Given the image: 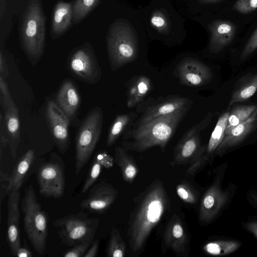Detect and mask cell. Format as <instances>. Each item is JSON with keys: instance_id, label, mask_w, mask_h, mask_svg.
I'll return each instance as SVG.
<instances>
[{"instance_id": "obj_1", "label": "cell", "mask_w": 257, "mask_h": 257, "mask_svg": "<svg viewBox=\"0 0 257 257\" xmlns=\"http://www.w3.org/2000/svg\"><path fill=\"white\" fill-rule=\"evenodd\" d=\"M136 202L127 231L130 247L134 252L144 247L167 209L169 199L163 182L157 180L139 195Z\"/></svg>"}, {"instance_id": "obj_40", "label": "cell", "mask_w": 257, "mask_h": 257, "mask_svg": "<svg viewBox=\"0 0 257 257\" xmlns=\"http://www.w3.org/2000/svg\"><path fill=\"white\" fill-rule=\"evenodd\" d=\"M10 186V174L5 172L1 169L0 171V203L9 195Z\"/></svg>"}, {"instance_id": "obj_32", "label": "cell", "mask_w": 257, "mask_h": 257, "mask_svg": "<svg viewBox=\"0 0 257 257\" xmlns=\"http://www.w3.org/2000/svg\"><path fill=\"white\" fill-rule=\"evenodd\" d=\"M126 245L120 232L113 228L106 248V255L109 257H123L125 253Z\"/></svg>"}, {"instance_id": "obj_33", "label": "cell", "mask_w": 257, "mask_h": 257, "mask_svg": "<svg viewBox=\"0 0 257 257\" xmlns=\"http://www.w3.org/2000/svg\"><path fill=\"white\" fill-rule=\"evenodd\" d=\"M100 0H76L72 6L73 22L77 24L98 5Z\"/></svg>"}, {"instance_id": "obj_15", "label": "cell", "mask_w": 257, "mask_h": 257, "mask_svg": "<svg viewBox=\"0 0 257 257\" xmlns=\"http://www.w3.org/2000/svg\"><path fill=\"white\" fill-rule=\"evenodd\" d=\"M175 75L180 83L190 87L204 85L212 77L211 70L207 65L193 58L182 60L175 69Z\"/></svg>"}, {"instance_id": "obj_38", "label": "cell", "mask_w": 257, "mask_h": 257, "mask_svg": "<svg viewBox=\"0 0 257 257\" xmlns=\"http://www.w3.org/2000/svg\"><path fill=\"white\" fill-rule=\"evenodd\" d=\"M1 105L4 109L10 105L14 100L11 96L5 79L0 76Z\"/></svg>"}, {"instance_id": "obj_23", "label": "cell", "mask_w": 257, "mask_h": 257, "mask_svg": "<svg viewBox=\"0 0 257 257\" xmlns=\"http://www.w3.org/2000/svg\"><path fill=\"white\" fill-rule=\"evenodd\" d=\"M4 111L9 139L8 145L12 156L16 158L17 148L20 141V120L18 109L14 101L6 107Z\"/></svg>"}, {"instance_id": "obj_2", "label": "cell", "mask_w": 257, "mask_h": 257, "mask_svg": "<svg viewBox=\"0 0 257 257\" xmlns=\"http://www.w3.org/2000/svg\"><path fill=\"white\" fill-rule=\"evenodd\" d=\"M191 106L187 105L138 126L133 127L130 125L123 134L121 146L127 151L139 153L158 146L164 153Z\"/></svg>"}, {"instance_id": "obj_12", "label": "cell", "mask_w": 257, "mask_h": 257, "mask_svg": "<svg viewBox=\"0 0 257 257\" xmlns=\"http://www.w3.org/2000/svg\"><path fill=\"white\" fill-rule=\"evenodd\" d=\"M213 117L209 112L201 121L189 128L183 134L174 148L171 166L191 164L200 150V133L207 127Z\"/></svg>"}, {"instance_id": "obj_4", "label": "cell", "mask_w": 257, "mask_h": 257, "mask_svg": "<svg viewBox=\"0 0 257 257\" xmlns=\"http://www.w3.org/2000/svg\"><path fill=\"white\" fill-rule=\"evenodd\" d=\"M21 204L26 235L34 250L39 254H43L46 246L48 217L46 212L38 202L31 185L25 189Z\"/></svg>"}, {"instance_id": "obj_42", "label": "cell", "mask_w": 257, "mask_h": 257, "mask_svg": "<svg viewBox=\"0 0 257 257\" xmlns=\"http://www.w3.org/2000/svg\"><path fill=\"white\" fill-rule=\"evenodd\" d=\"M102 167L108 169L111 168L113 165L114 160L113 158L110 156L106 151H98L93 158Z\"/></svg>"}, {"instance_id": "obj_47", "label": "cell", "mask_w": 257, "mask_h": 257, "mask_svg": "<svg viewBox=\"0 0 257 257\" xmlns=\"http://www.w3.org/2000/svg\"><path fill=\"white\" fill-rule=\"evenodd\" d=\"M247 198L249 203L257 209V191L249 192Z\"/></svg>"}, {"instance_id": "obj_28", "label": "cell", "mask_w": 257, "mask_h": 257, "mask_svg": "<svg viewBox=\"0 0 257 257\" xmlns=\"http://www.w3.org/2000/svg\"><path fill=\"white\" fill-rule=\"evenodd\" d=\"M137 117L138 114L135 112L117 115L110 126L106 140L107 146L113 145Z\"/></svg>"}, {"instance_id": "obj_14", "label": "cell", "mask_w": 257, "mask_h": 257, "mask_svg": "<svg viewBox=\"0 0 257 257\" xmlns=\"http://www.w3.org/2000/svg\"><path fill=\"white\" fill-rule=\"evenodd\" d=\"M46 116L52 138L59 151L65 153L69 148L70 140L69 134L70 120L53 100L47 104Z\"/></svg>"}, {"instance_id": "obj_7", "label": "cell", "mask_w": 257, "mask_h": 257, "mask_svg": "<svg viewBox=\"0 0 257 257\" xmlns=\"http://www.w3.org/2000/svg\"><path fill=\"white\" fill-rule=\"evenodd\" d=\"M103 123L101 108L95 106L83 119L75 138V173L89 160L101 136Z\"/></svg>"}, {"instance_id": "obj_5", "label": "cell", "mask_w": 257, "mask_h": 257, "mask_svg": "<svg viewBox=\"0 0 257 257\" xmlns=\"http://www.w3.org/2000/svg\"><path fill=\"white\" fill-rule=\"evenodd\" d=\"M22 43L25 53L33 65L42 56L45 45V20L38 0L28 6L22 27Z\"/></svg>"}, {"instance_id": "obj_24", "label": "cell", "mask_w": 257, "mask_h": 257, "mask_svg": "<svg viewBox=\"0 0 257 257\" xmlns=\"http://www.w3.org/2000/svg\"><path fill=\"white\" fill-rule=\"evenodd\" d=\"M73 19L70 3L59 2L55 6L52 19L51 32L53 39L63 35L70 27Z\"/></svg>"}, {"instance_id": "obj_3", "label": "cell", "mask_w": 257, "mask_h": 257, "mask_svg": "<svg viewBox=\"0 0 257 257\" xmlns=\"http://www.w3.org/2000/svg\"><path fill=\"white\" fill-rule=\"evenodd\" d=\"M205 26L209 33L208 49L219 54L238 44L247 26L221 11L208 12Z\"/></svg>"}, {"instance_id": "obj_11", "label": "cell", "mask_w": 257, "mask_h": 257, "mask_svg": "<svg viewBox=\"0 0 257 257\" xmlns=\"http://www.w3.org/2000/svg\"><path fill=\"white\" fill-rule=\"evenodd\" d=\"M192 103L191 100L188 98L179 95H169L165 97L149 98L137 105V111L141 114L131 126L134 127L146 123Z\"/></svg>"}, {"instance_id": "obj_10", "label": "cell", "mask_w": 257, "mask_h": 257, "mask_svg": "<svg viewBox=\"0 0 257 257\" xmlns=\"http://www.w3.org/2000/svg\"><path fill=\"white\" fill-rule=\"evenodd\" d=\"M67 64L71 75L83 82L93 85L101 79V68L92 47L88 43L72 52Z\"/></svg>"}, {"instance_id": "obj_35", "label": "cell", "mask_w": 257, "mask_h": 257, "mask_svg": "<svg viewBox=\"0 0 257 257\" xmlns=\"http://www.w3.org/2000/svg\"><path fill=\"white\" fill-rule=\"evenodd\" d=\"M102 166L93 159L90 169L82 188V193H85L92 187L99 176Z\"/></svg>"}, {"instance_id": "obj_8", "label": "cell", "mask_w": 257, "mask_h": 257, "mask_svg": "<svg viewBox=\"0 0 257 257\" xmlns=\"http://www.w3.org/2000/svg\"><path fill=\"white\" fill-rule=\"evenodd\" d=\"M99 222V218L88 217L87 214L79 212L57 219L53 226L61 242L72 247L78 244L93 240Z\"/></svg>"}, {"instance_id": "obj_45", "label": "cell", "mask_w": 257, "mask_h": 257, "mask_svg": "<svg viewBox=\"0 0 257 257\" xmlns=\"http://www.w3.org/2000/svg\"><path fill=\"white\" fill-rule=\"evenodd\" d=\"M242 226L247 231L257 238V220H250L244 222Z\"/></svg>"}, {"instance_id": "obj_6", "label": "cell", "mask_w": 257, "mask_h": 257, "mask_svg": "<svg viewBox=\"0 0 257 257\" xmlns=\"http://www.w3.org/2000/svg\"><path fill=\"white\" fill-rule=\"evenodd\" d=\"M107 48L111 70L115 71L133 62L138 57L136 37L130 26L122 21L114 23L110 28Z\"/></svg>"}, {"instance_id": "obj_22", "label": "cell", "mask_w": 257, "mask_h": 257, "mask_svg": "<svg viewBox=\"0 0 257 257\" xmlns=\"http://www.w3.org/2000/svg\"><path fill=\"white\" fill-rule=\"evenodd\" d=\"M153 88L151 79L144 75H136L127 83L126 105L132 108L143 101Z\"/></svg>"}, {"instance_id": "obj_18", "label": "cell", "mask_w": 257, "mask_h": 257, "mask_svg": "<svg viewBox=\"0 0 257 257\" xmlns=\"http://www.w3.org/2000/svg\"><path fill=\"white\" fill-rule=\"evenodd\" d=\"M20 190L9 194L7 240L12 254L15 256L21 246L19 229Z\"/></svg>"}, {"instance_id": "obj_36", "label": "cell", "mask_w": 257, "mask_h": 257, "mask_svg": "<svg viewBox=\"0 0 257 257\" xmlns=\"http://www.w3.org/2000/svg\"><path fill=\"white\" fill-rule=\"evenodd\" d=\"M93 240H89L72 246V248L63 254L64 257H82L91 245Z\"/></svg>"}, {"instance_id": "obj_41", "label": "cell", "mask_w": 257, "mask_h": 257, "mask_svg": "<svg viewBox=\"0 0 257 257\" xmlns=\"http://www.w3.org/2000/svg\"><path fill=\"white\" fill-rule=\"evenodd\" d=\"M0 157L2 158L3 151L9 144V139L6 129L4 115L2 112H0Z\"/></svg>"}, {"instance_id": "obj_39", "label": "cell", "mask_w": 257, "mask_h": 257, "mask_svg": "<svg viewBox=\"0 0 257 257\" xmlns=\"http://www.w3.org/2000/svg\"><path fill=\"white\" fill-rule=\"evenodd\" d=\"M230 0H198L202 6L208 12L218 11L222 10Z\"/></svg>"}, {"instance_id": "obj_17", "label": "cell", "mask_w": 257, "mask_h": 257, "mask_svg": "<svg viewBox=\"0 0 257 257\" xmlns=\"http://www.w3.org/2000/svg\"><path fill=\"white\" fill-rule=\"evenodd\" d=\"M163 245L178 256H186L190 252L188 233L181 219L174 214L163 234Z\"/></svg>"}, {"instance_id": "obj_19", "label": "cell", "mask_w": 257, "mask_h": 257, "mask_svg": "<svg viewBox=\"0 0 257 257\" xmlns=\"http://www.w3.org/2000/svg\"><path fill=\"white\" fill-rule=\"evenodd\" d=\"M257 125V108L245 121L236 125L226 134L218 146L216 156H222L239 145Z\"/></svg>"}, {"instance_id": "obj_25", "label": "cell", "mask_w": 257, "mask_h": 257, "mask_svg": "<svg viewBox=\"0 0 257 257\" xmlns=\"http://www.w3.org/2000/svg\"><path fill=\"white\" fill-rule=\"evenodd\" d=\"M34 158V151L30 149L17 161L10 175L9 194L13 191L20 190Z\"/></svg>"}, {"instance_id": "obj_34", "label": "cell", "mask_w": 257, "mask_h": 257, "mask_svg": "<svg viewBox=\"0 0 257 257\" xmlns=\"http://www.w3.org/2000/svg\"><path fill=\"white\" fill-rule=\"evenodd\" d=\"M176 190L177 195L183 201L190 204L197 202L199 193L188 181L179 184Z\"/></svg>"}, {"instance_id": "obj_26", "label": "cell", "mask_w": 257, "mask_h": 257, "mask_svg": "<svg viewBox=\"0 0 257 257\" xmlns=\"http://www.w3.org/2000/svg\"><path fill=\"white\" fill-rule=\"evenodd\" d=\"M114 152V162L120 168L123 179L132 183L139 171L135 160L122 147H116Z\"/></svg>"}, {"instance_id": "obj_46", "label": "cell", "mask_w": 257, "mask_h": 257, "mask_svg": "<svg viewBox=\"0 0 257 257\" xmlns=\"http://www.w3.org/2000/svg\"><path fill=\"white\" fill-rule=\"evenodd\" d=\"M33 255L30 251L29 247L26 244H24L23 246H21L18 250L16 256L18 257H32Z\"/></svg>"}, {"instance_id": "obj_29", "label": "cell", "mask_w": 257, "mask_h": 257, "mask_svg": "<svg viewBox=\"0 0 257 257\" xmlns=\"http://www.w3.org/2000/svg\"><path fill=\"white\" fill-rule=\"evenodd\" d=\"M243 80L235 87L229 101V105L246 100L256 92L257 73L245 77Z\"/></svg>"}, {"instance_id": "obj_31", "label": "cell", "mask_w": 257, "mask_h": 257, "mask_svg": "<svg viewBox=\"0 0 257 257\" xmlns=\"http://www.w3.org/2000/svg\"><path fill=\"white\" fill-rule=\"evenodd\" d=\"M257 108L253 105H239L235 107L229 113L224 136L236 125L248 119Z\"/></svg>"}, {"instance_id": "obj_16", "label": "cell", "mask_w": 257, "mask_h": 257, "mask_svg": "<svg viewBox=\"0 0 257 257\" xmlns=\"http://www.w3.org/2000/svg\"><path fill=\"white\" fill-rule=\"evenodd\" d=\"M118 194V190L111 184L102 181L92 186L87 197L81 201L80 207L93 213H104L114 203Z\"/></svg>"}, {"instance_id": "obj_30", "label": "cell", "mask_w": 257, "mask_h": 257, "mask_svg": "<svg viewBox=\"0 0 257 257\" xmlns=\"http://www.w3.org/2000/svg\"><path fill=\"white\" fill-rule=\"evenodd\" d=\"M241 246V242L237 240H219L207 242L203 250L211 255L224 256L234 252Z\"/></svg>"}, {"instance_id": "obj_20", "label": "cell", "mask_w": 257, "mask_h": 257, "mask_svg": "<svg viewBox=\"0 0 257 257\" xmlns=\"http://www.w3.org/2000/svg\"><path fill=\"white\" fill-rule=\"evenodd\" d=\"M56 104L70 121L76 116L80 104V97L73 82L67 80L60 88L56 98Z\"/></svg>"}, {"instance_id": "obj_44", "label": "cell", "mask_w": 257, "mask_h": 257, "mask_svg": "<svg viewBox=\"0 0 257 257\" xmlns=\"http://www.w3.org/2000/svg\"><path fill=\"white\" fill-rule=\"evenodd\" d=\"M100 240L97 239L93 241L91 245L84 254L83 257H95L97 255Z\"/></svg>"}, {"instance_id": "obj_21", "label": "cell", "mask_w": 257, "mask_h": 257, "mask_svg": "<svg viewBox=\"0 0 257 257\" xmlns=\"http://www.w3.org/2000/svg\"><path fill=\"white\" fill-rule=\"evenodd\" d=\"M220 11L247 27L257 19V0H230Z\"/></svg>"}, {"instance_id": "obj_43", "label": "cell", "mask_w": 257, "mask_h": 257, "mask_svg": "<svg viewBox=\"0 0 257 257\" xmlns=\"http://www.w3.org/2000/svg\"><path fill=\"white\" fill-rule=\"evenodd\" d=\"M9 75V70L6 58L2 51L0 52V76L6 79Z\"/></svg>"}, {"instance_id": "obj_37", "label": "cell", "mask_w": 257, "mask_h": 257, "mask_svg": "<svg viewBox=\"0 0 257 257\" xmlns=\"http://www.w3.org/2000/svg\"><path fill=\"white\" fill-rule=\"evenodd\" d=\"M150 22L151 25L159 32H165L168 28L166 17L160 12H156L152 15Z\"/></svg>"}, {"instance_id": "obj_9", "label": "cell", "mask_w": 257, "mask_h": 257, "mask_svg": "<svg viewBox=\"0 0 257 257\" xmlns=\"http://www.w3.org/2000/svg\"><path fill=\"white\" fill-rule=\"evenodd\" d=\"M217 174L201 199L199 219L201 223L206 224L213 221L229 204L235 191V186L230 184L226 188L221 187L223 174Z\"/></svg>"}, {"instance_id": "obj_13", "label": "cell", "mask_w": 257, "mask_h": 257, "mask_svg": "<svg viewBox=\"0 0 257 257\" xmlns=\"http://www.w3.org/2000/svg\"><path fill=\"white\" fill-rule=\"evenodd\" d=\"M36 177L42 196L55 199L63 196L65 187L63 164L52 160L44 163L38 168Z\"/></svg>"}, {"instance_id": "obj_27", "label": "cell", "mask_w": 257, "mask_h": 257, "mask_svg": "<svg viewBox=\"0 0 257 257\" xmlns=\"http://www.w3.org/2000/svg\"><path fill=\"white\" fill-rule=\"evenodd\" d=\"M238 44L239 58L241 60L257 51V19L247 27Z\"/></svg>"}]
</instances>
